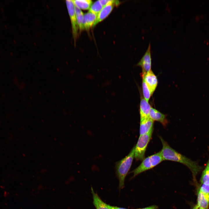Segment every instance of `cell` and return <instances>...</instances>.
I'll return each mask as SVG.
<instances>
[{"mask_svg":"<svg viewBox=\"0 0 209 209\" xmlns=\"http://www.w3.org/2000/svg\"><path fill=\"white\" fill-rule=\"evenodd\" d=\"M159 137L162 145L160 151L163 160L170 161L179 162L187 167L192 172L194 179L203 169L197 161H194L172 148L168 143L161 136Z\"/></svg>","mask_w":209,"mask_h":209,"instance_id":"cell-1","label":"cell"},{"mask_svg":"<svg viewBox=\"0 0 209 209\" xmlns=\"http://www.w3.org/2000/svg\"><path fill=\"white\" fill-rule=\"evenodd\" d=\"M135 146L129 154L116 163V174L119 181V188L122 189L125 187V178L131 167L134 157Z\"/></svg>","mask_w":209,"mask_h":209,"instance_id":"cell-2","label":"cell"},{"mask_svg":"<svg viewBox=\"0 0 209 209\" xmlns=\"http://www.w3.org/2000/svg\"><path fill=\"white\" fill-rule=\"evenodd\" d=\"M163 161L160 151L145 158L138 167L131 172L130 173L133 174L132 178L141 173L154 168Z\"/></svg>","mask_w":209,"mask_h":209,"instance_id":"cell-3","label":"cell"},{"mask_svg":"<svg viewBox=\"0 0 209 209\" xmlns=\"http://www.w3.org/2000/svg\"><path fill=\"white\" fill-rule=\"evenodd\" d=\"M154 128L148 133L140 135L135 146L134 157L136 161H142L145 158V152L152 134Z\"/></svg>","mask_w":209,"mask_h":209,"instance_id":"cell-4","label":"cell"},{"mask_svg":"<svg viewBox=\"0 0 209 209\" xmlns=\"http://www.w3.org/2000/svg\"><path fill=\"white\" fill-rule=\"evenodd\" d=\"M151 47V44L149 43L147 50L137 64V66L141 67L142 68V77L151 70L152 57Z\"/></svg>","mask_w":209,"mask_h":209,"instance_id":"cell-5","label":"cell"},{"mask_svg":"<svg viewBox=\"0 0 209 209\" xmlns=\"http://www.w3.org/2000/svg\"><path fill=\"white\" fill-rule=\"evenodd\" d=\"M66 3L71 22L73 35L75 41L78 35L79 29L75 15V5L73 1L71 0H66Z\"/></svg>","mask_w":209,"mask_h":209,"instance_id":"cell-6","label":"cell"},{"mask_svg":"<svg viewBox=\"0 0 209 209\" xmlns=\"http://www.w3.org/2000/svg\"><path fill=\"white\" fill-rule=\"evenodd\" d=\"M144 79L152 95L157 86L158 81L156 76L151 70L142 77Z\"/></svg>","mask_w":209,"mask_h":209,"instance_id":"cell-7","label":"cell"},{"mask_svg":"<svg viewBox=\"0 0 209 209\" xmlns=\"http://www.w3.org/2000/svg\"><path fill=\"white\" fill-rule=\"evenodd\" d=\"M149 117L153 121L160 122L163 126H165L168 123L166 115L151 107L149 114Z\"/></svg>","mask_w":209,"mask_h":209,"instance_id":"cell-8","label":"cell"},{"mask_svg":"<svg viewBox=\"0 0 209 209\" xmlns=\"http://www.w3.org/2000/svg\"><path fill=\"white\" fill-rule=\"evenodd\" d=\"M97 15L89 12L84 14L82 22V30H88L93 26Z\"/></svg>","mask_w":209,"mask_h":209,"instance_id":"cell-9","label":"cell"},{"mask_svg":"<svg viewBox=\"0 0 209 209\" xmlns=\"http://www.w3.org/2000/svg\"><path fill=\"white\" fill-rule=\"evenodd\" d=\"M154 121L149 117L140 120V135L148 133L153 128Z\"/></svg>","mask_w":209,"mask_h":209,"instance_id":"cell-10","label":"cell"},{"mask_svg":"<svg viewBox=\"0 0 209 209\" xmlns=\"http://www.w3.org/2000/svg\"><path fill=\"white\" fill-rule=\"evenodd\" d=\"M113 3H110L104 6L98 14L96 20L93 26H95L99 22L106 18L112 11L114 6Z\"/></svg>","mask_w":209,"mask_h":209,"instance_id":"cell-11","label":"cell"},{"mask_svg":"<svg viewBox=\"0 0 209 209\" xmlns=\"http://www.w3.org/2000/svg\"><path fill=\"white\" fill-rule=\"evenodd\" d=\"M151 107L148 102L142 96L140 106V120L149 117V114Z\"/></svg>","mask_w":209,"mask_h":209,"instance_id":"cell-12","label":"cell"},{"mask_svg":"<svg viewBox=\"0 0 209 209\" xmlns=\"http://www.w3.org/2000/svg\"><path fill=\"white\" fill-rule=\"evenodd\" d=\"M197 203L199 208L208 209L209 206V194L199 191L197 194Z\"/></svg>","mask_w":209,"mask_h":209,"instance_id":"cell-13","label":"cell"},{"mask_svg":"<svg viewBox=\"0 0 209 209\" xmlns=\"http://www.w3.org/2000/svg\"><path fill=\"white\" fill-rule=\"evenodd\" d=\"M91 190L93 197V203L96 209H109L108 204L102 200L98 194L94 192L92 186Z\"/></svg>","mask_w":209,"mask_h":209,"instance_id":"cell-14","label":"cell"},{"mask_svg":"<svg viewBox=\"0 0 209 209\" xmlns=\"http://www.w3.org/2000/svg\"><path fill=\"white\" fill-rule=\"evenodd\" d=\"M75 5L80 9L84 10L89 9L92 3L91 0H72Z\"/></svg>","mask_w":209,"mask_h":209,"instance_id":"cell-15","label":"cell"},{"mask_svg":"<svg viewBox=\"0 0 209 209\" xmlns=\"http://www.w3.org/2000/svg\"><path fill=\"white\" fill-rule=\"evenodd\" d=\"M200 181L202 184H209V156L206 166L202 171Z\"/></svg>","mask_w":209,"mask_h":209,"instance_id":"cell-16","label":"cell"},{"mask_svg":"<svg viewBox=\"0 0 209 209\" xmlns=\"http://www.w3.org/2000/svg\"><path fill=\"white\" fill-rule=\"evenodd\" d=\"M75 8L79 29L81 32L82 30V22L84 15L81 9L75 5Z\"/></svg>","mask_w":209,"mask_h":209,"instance_id":"cell-17","label":"cell"},{"mask_svg":"<svg viewBox=\"0 0 209 209\" xmlns=\"http://www.w3.org/2000/svg\"><path fill=\"white\" fill-rule=\"evenodd\" d=\"M103 7L100 0L97 1L91 5L89 12L98 15Z\"/></svg>","mask_w":209,"mask_h":209,"instance_id":"cell-18","label":"cell"},{"mask_svg":"<svg viewBox=\"0 0 209 209\" xmlns=\"http://www.w3.org/2000/svg\"><path fill=\"white\" fill-rule=\"evenodd\" d=\"M142 87L144 98L148 102L152 95L144 79L143 78H142Z\"/></svg>","mask_w":209,"mask_h":209,"instance_id":"cell-19","label":"cell"},{"mask_svg":"<svg viewBox=\"0 0 209 209\" xmlns=\"http://www.w3.org/2000/svg\"><path fill=\"white\" fill-rule=\"evenodd\" d=\"M100 1L103 7L110 3H113L116 6L118 5L120 3V2L118 0H100Z\"/></svg>","mask_w":209,"mask_h":209,"instance_id":"cell-20","label":"cell"},{"mask_svg":"<svg viewBox=\"0 0 209 209\" xmlns=\"http://www.w3.org/2000/svg\"><path fill=\"white\" fill-rule=\"evenodd\" d=\"M199 191L203 193L209 194V184H202Z\"/></svg>","mask_w":209,"mask_h":209,"instance_id":"cell-21","label":"cell"},{"mask_svg":"<svg viewBox=\"0 0 209 209\" xmlns=\"http://www.w3.org/2000/svg\"><path fill=\"white\" fill-rule=\"evenodd\" d=\"M158 207L156 205H153L144 208H137L136 209H158Z\"/></svg>","mask_w":209,"mask_h":209,"instance_id":"cell-22","label":"cell"},{"mask_svg":"<svg viewBox=\"0 0 209 209\" xmlns=\"http://www.w3.org/2000/svg\"><path fill=\"white\" fill-rule=\"evenodd\" d=\"M109 209H129L125 208L120 207L116 206H111L108 204Z\"/></svg>","mask_w":209,"mask_h":209,"instance_id":"cell-23","label":"cell"},{"mask_svg":"<svg viewBox=\"0 0 209 209\" xmlns=\"http://www.w3.org/2000/svg\"><path fill=\"white\" fill-rule=\"evenodd\" d=\"M199 208L197 205V204L195 205L192 209H199Z\"/></svg>","mask_w":209,"mask_h":209,"instance_id":"cell-24","label":"cell"},{"mask_svg":"<svg viewBox=\"0 0 209 209\" xmlns=\"http://www.w3.org/2000/svg\"><path fill=\"white\" fill-rule=\"evenodd\" d=\"M199 209H201V208H199Z\"/></svg>","mask_w":209,"mask_h":209,"instance_id":"cell-25","label":"cell"}]
</instances>
